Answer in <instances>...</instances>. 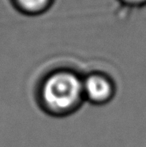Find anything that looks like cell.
Instances as JSON below:
<instances>
[{
	"mask_svg": "<svg viewBox=\"0 0 146 147\" xmlns=\"http://www.w3.org/2000/svg\"><path fill=\"white\" fill-rule=\"evenodd\" d=\"M83 98V81L68 71L56 72L47 77L40 90L41 104L45 110L55 115L76 110Z\"/></svg>",
	"mask_w": 146,
	"mask_h": 147,
	"instance_id": "cell-1",
	"label": "cell"
},
{
	"mask_svg": "<svg viewBox=\"0 0 146 147\" xmlns=\"http://www.w3.org/2000/svg\"><path fill=\"white\" fill-rule=\"evenodd\" d=\"M113 85L107 77L92 74L83 81V94L86 99L94 104H103L113 96Z\"/></svg>",
	"mask_w": 146,
	"mask_h": 147,
	"instance_id": "cell-2",
	"label": "cell"
},
{
	"mask_svg": "<svg viewBox=\"0 0 146 147\" xmlns=\"http://www.w3.org/2000/svg\"><path fill=\"white\" fill-rule=\"evenodd\" d=\"M24 9L30 11H36L43 8L47 4L48 0H17Z\"/></svg>",
	"mask_w": 146,
	"mask_h": 147,
	"instance_id": "cell-3",
	"label": "cell"
},
{
	"mask_svg": "<svg viewBox=\"0 0 146 147\" xmlns=\"http://www.w3.org/2000/svg\"><path fill=\"white\" fill-rule=\"evenodd\" d=\"M128 1H131V2H140V1H143V0H128Z\"/></svg>",
	"mask_w": 146,
	"mask_h": 147,
	"instance_id": "cell-4",
	"label": "cell"
}]
</instances>
